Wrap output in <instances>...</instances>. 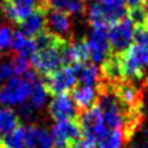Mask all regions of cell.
Returning <instances> with one entry per match:
<instances>
[{"instance_id":"7a4b0ae2","label":"cell","mask_w":148,"mask_h":148,"mask_svg":"<svg viewBox=\"0 0 148 148\" xmlns=\"http://www.w3.org/2000/svg\"><path fill=\"white\" fill-rule=\"evenodd\" d=\"M34 70H29L22 77H13L5 84L0 86V104L4 107H16L27 101L34 79L38 78Z\"/></svg>"},{"instance_id":"1f68e13d","label":"cell","mask_w":148,"mask_h":148,"mask_svg":"<svg viewBox=\"0 0 148 148\" xmlns=\"http://www.w3.org/2000/svg\"><path fill=\"white\" fill-rule=\"evenodd\" d=\"M142 5H143V8L147 10V13H148V0H143V1H142Z\"/></svg>"},{"instance_id":"d6986e66","label":"cell","mask_w":148,"mask_h":148,"mask_svg":"<svg viewBox=\"0 0 148 148\" xmlns=\"http://www.w3.org/2000/svg\"><path fill=\"white\" fill-rule=\"evenodd\" d=\"M47 96H48V92H47V88L44 86V82L40 81V78H36L33 81V84H31V91L30 95L27 97V104L30 107H33L35 110L40 109V108L44 107L47 101Z\"/></svg>"},{"instance_id":"603a6c76","label":"cell","mask_w":148,"mask_h":148,"mask_svg":"<svg viewBox=\"0 0 148 148\" xmlns=\"http://www.w3.org/2000/svg\"><path fill=\"white\" fill-rule=\"evenodd\" d=\"M125 140L122 130H110L97 143V148H122Z\"/></svg>"},{"instance_id":"e0dca14e","label":"cell","mask_w":148,"mask_h":148,"mask_svg":"<svg viewBox=\"0 0 148 148\" xmlns=\"http://www.w3.org/2000/svg\"><path fill=\"white\" fill-rule=\"evenodd\" d=\"M10 48L16 55L23 56L26 59H30L36 52V47L33 38H29L25 34H22L20 30L13 31L12 42H10Z\"/></svg>"},{"instance_id":"6da1fadb","label":"cell","mask_w":148,"mask_h":148,"mask_svg":"<svg viewBox=\"0 0 148 148\" xmlns=\"http://www.w3.org/2000/svg\"><path fill=\"white\" fill-rule=\"evenodd\" d=\"M126 8L123 0H107L95 1L87 7V20L91 27L108 29L126 16Z\"/></svg>"},{"instance_id":"ffe728a7","label":"cell","mask_w":148,"mask_h":148,"mask_svg":"<svg viewBox=\"0 0 148 148\" xmlns=\"http://www.w3.org/2000/svg\"><path fill=\"white\" fill-rule=\"evenodd\" d=\"M51 9L64 12L66 14H78L86 8V0H47Z\"/></svg>"},{"instance_id":"52a82bcc","label":"cell","mask_w":148,"mask_h":148,"mask_svg":"<svg viewBox=\"0 0 148 148\" xmlns=\"http://www.w3.org/2000/svg\"><path fill=\"white\" fill-rule=\"evenodd\" d=\"M44 86L47 88L48 95H59L68 92L70 90H73L77 84V73L75 69L73 66H64L59 68L57 70H55L53 73L48 74L46 77Z\"/></svg>"},{"instance_id":"3957f363","label":"cell","mask_w":148,"mask_h":148,"mask_svg":"<svg viewBox=\"0 0 148 148\" xmlns=\"http://www.w3.org/2000/svg\"><path fill=\"white\" fill-rule=\"evenodd\" d=\"M77 121L81 126L82 138L91 140L96 144L109 133L104 123L101 109L96 104L83 112H79L77 116Z\"/></svg>"},{"instance_id":"4dcf8cb0","label":"cell","mask_w":148,"mask_h":148,"mask_svg":"<svg viewBox=\"0 0 148 148\" xmlns=\"http://www.w3.org/2000/svg\"><path fill=\"white\" fill-rule=\"evenodd\" d=\"M143 104H146V107L148 108V90L146 91V96H144V99H143Z\"/></svg>"},{"instance_id":"30bf717a","label":"cell","mask_w":148,"mask_h":148,"mask_svg":"<svg viewBox=\"0 0 148 148\" xmlns=\"http://www.w3.org/2000/svg\"><path fill=\"white\" fill-rule=\"evenodd\" d=\"M48 113L56 122L74 120L78 116V110L72 100V96L66 92L55 95L48 105Z\"/></svg>"},{"instance_id":"ac0fdd59","label":"cell","mask_w":148,"mask_h":148,"mask_svg":"<svg viewBox=\"0 0 148 148\" xmlns=\"http://www.w3.org/2000/svg\"><path fill=\"white\" fill-rule=\"evenodd\" d=\"M77 73V82L84 86H95L100 82V70L95 64H77L73 65Z\"/></svg>"},{"instance_id":"f1b7e54d","label":"cell","mask_w":148,"mask_h":148,"mask_svg":"<svg viewBox=\"0 0 148 148\" xmlns=\"http://www.w3.org/2000/svg\"><path fill=\"white\" fill-rule=\"evenodd\" d=\"M36 110L34 109L33 107L27 104V103H23V104L20 105V109H18V117L23 121H33V118L35 117Z\"/></svg>"},{"instance_id":"d590c367","label":"cell","mask_w":148,"mask_h":148,"mask_svg":"<svg viewBox=\"0 0 148 148\" xmlns=\"http://www.w3.org/2000/svg\"><path fill=\"white\" fill-rule=\"evenodd\" d=\"M0 148H7V147H3V146H0Z\"/></svg>"},{"instance_id":"f546056e","label":"cell","mask_w":148,"mask_h":148,"mask_svg":"<svg viewBox=\"0 0 148 148\" xmlns=\"http://www.w3.org/2000/svg\"><path fill=\"white\" fill-rule=\"evenodd\" d=\"M142 1L143 0H123L126 8H133V7H138V5H142Z\"/></svg>"},{"instance_id":"44dd1931","label":"cell","mask_w":148,"mask_h":148,"mask_svg":"<svg viewBox=\"0 0 148 148\" xmlns=\"http://www.w3.org/2000/svg\"><path fill=\"white\" fill-rule=\"evenodd\" d=\"M20 125V117L14 109L7 107L0 109V139Z\"/></svg>"},{"instance_id":"836d02e7","label":"cell","mask_w":148,"mask_h":148,"mask_svg":"<svg viewBox=\"0 0 148 148\" xmlns=\"http://www.w3.org/2000/svg\"><path fill=\"white\" fill-rule=\"evenodd\" d=\"M95 1H99V3H101V1H107V0H95Z\"/></svg>"},{"instance_id":"9c48e42d","label":"cell","mask_w":148,"mask_h":148,"mask_svg":"<svg viewBox=\"0 0 148 148\" xmlns=\"http://www.w3.org/2000/svg\"><path fill=\"white\" fill-rule=\"evenodd\" d=\"M90 48V60L94 64H101L107 56L112 53L108 39V29L92 27L86 39Z\"/></svg>"},{"instance_id":"484cf974","label":"cell","mask_w":148,"mask_h":148,"mask_svg":"<svg viewBox=\"0 0 148 148\" xmlns=\"http://www.w3.org/2000/svg\"><path fill=\"white\" fill-rule=\"evenodd\" d=\"M14 75L16 74H14V70H13V66H12V61L1 57V59H0V86L5 84Z\"/></svg>"},{"instance_id":"83f0119b","label":"cell","mask_w":148,"mask_h":148,"mask_svg":"<svg viewBox=\"0 0 148 148\" xmlns=\"http://www.w3.org/2000/svg\"><path fill=\"white\" fill-rule=\"evenodd\" d=\"M12 29L8 25L0 26V52H4L9 49L10 42H12Z\"/></svg>"},{"instance_id":"8992f818","label":"cell","mask_w":148,"mask_h":148,"mask_svg":"<svg viewBox=\"0 0 148 148\" xmlns=\"http://www.w3.org/2000/svg\"><path fill=\"white\" fill-rule=\"evenodd\" d=\"M123 82H140L146 75V68L142 64L135 44H131L123 52L118 53Z\"/></svg>"},{"instance_id":"9a60e30c","label":"cell","mask_w":148,"mask_h":148,"mask_svg":"<svg viewBox=\"0 0 148 148\" xmlns=\"http://www.w3.org/2000/svg\"><path fill=\"white\" fill-rule=\"evenodd\" d=\"M97 88L94 86L79 84L72 90V100L77 107V110L83 112L88 108L94 107L97 101Z\"/></svg>"},{"instance_id":"ba28073f","label":"cell","mask_w":148,"mask_h":148,"mask_svg":"<svg viewBox=\"0 0 148 148\" xmlns=\"http://www.w3.org/2000/svg\"><path fill=\"white\" fill-rule=\"evenodd\" d=\"M52 140L55 148H70L73 143L82 138V130L77 118L56 122L52 126Z\"/></svg>"},{"instance_id":"4fadbf2b","label":"cell","mask_w":148,"mask_h":148,"mask_svg":"<svg viewBox=\"0 0 148 148\" xmlns=\"http://www.w3.org/2000/svg\"><path fill=\"white\" fill-rule=\"evenodd\" d=\"M46 27L47 31L60 36V38L68 39L72 31V22H70L69 14L60 12L56 9H51L46 14Z\"/></svg>"},{"instance_id":"8fae6325","label":"cell","mask_w":148,"mask_h":148,"mask_svg":"<svg viewBox=\"0 0 148 148\" xmlns=\"http://www.w3.org/2000/svg\"><path fill=\"white\" fill-rule=\"evenodd\" d=\"M47 4H38L34 10L20 23L21 33L29 38H34L46 29Z\"/></svg>"},{"instance_id":"2e32d148","label":"cell","mask_w":148,"mask_h":148,"mask_svg":"<svg viewBox=\"0 0 148 148\" xmlns=\"http://www.w3.org/2000/svg\"><path fill=\"white\" fill-rule=\"evenodd\" d=\"M100 75L101 79H104V83H108L110 86L123 82L118 53H110L109 56H107V59L101 62Z\"/></svg>"},{"instance_id":"d6a6232c","label":"cell","mask_w":148,"mask_h":148,"mask_svg":"<svg viewBox=\"0 0 148 148\" xmlns=\"http://www.w3.org/2000/svg\"><path fill=\"white\" fill-rule=\"evenodd\" d=\"M39 4H47V0H39Z\"/></svg>"},{"instance_id":"d4e9b609","label":"cell","mask_w":148,"mask_h":148,"mask_svg":"<svg viewBox=\"0 0 148 148\" xmlns=\"http://www.w3.org/2000/svg\"><path fill=\"white\" fill-rule=\"evenodd\" d=\"M10 61H12V66H13V70H14V74L17 77L25 75V74L30 70V61H29V59H26V57L20 56V55H14Z\"/></svg>"},{"instance_id":"cb8c5ba5","label":"cell","mask_w":148,"mask_h":148,"mask_svg":"<svg viewBox=\"0 0 148 148\" xmlns=\"http://www.w3.org/2000/svg\"><path fill=\"white\" fill-rule=\"evenodd\" d=\"M127 18L133 22L134 26H140V25H147L148 23V13L143 8V5H138V7L127 8Z\"/></svg>"},{"instance_id":"5bb4252c","label":"cell","mask_w":148,"mask_h":148,"mask_svg":"<svg viewBox=\"0 0 148 148\" xmlns=\"http://www.w3.org/2000/svg\"><path fill=\"white\" fill-rule=\"evenodd\" d=\"M25 148H53L52 135L48 130L30 123L25 126V135H23Z\"/></svg>"},{"instance_id":"7402d4cb","label":"cell","mask_w":148,"mask_h":148,"mask_svg":"<svg viewBox=\"0 0 148 148\" xmlns=\"http://www.w3.org/2000/svg\"><path fill=\"white\" fill-rule=\"evenodd\" d=\"M23 135H25V126L20 123L17 127H14L10 133L0 139V146L7 148H25Z\"/></svg>"},{"instance_id":"5b68a950","label":"cell","mask_w":148,"mask_h":148,"mask_svg":"<svg viewBox=\"0 0 148 148\" xmlns=\"http://www.w3.org/2000/svg\"><path fill=\"white\" fill-rule=\"evenodd\" d=\"M134 29L135 26L127 17L121 18L120 21L108 27V39L112 53H121L133 44Z\"/></svg>"},{"instance_id":"e575fe53","label":"cell","mask_w":148,"mask_h":148,"mask_svg":"<svg viewBox=\"0 0 148 148\" xmlns=\"http://www.w3.org/2000/svg\"><path fill=\"white\" fill-rule=\"evenodd\" d=\"M146 82H147V84H148V75H147V79H146Z\"/></svg>"},{"instance_id":"4316f807","label":"cell","mask_w":148,"mask_h":148,"mask_svg":"<svg viewBox=\"0 0 148 148\" xmlns=\"http://www.w3.org/2000/svg\"><path fill=\"white\" fill-rule=\"evenodd\" d=\"M134 44L148 49V23L135 26V29H134Z\"/></svg>"},{"instance_id":"277c9868","label":"cell","mask_w":148,"mask_h":148,"mask_svg":"<svg viewBox=\"0 0 148 148\" xmlns=\"http://www.w3.org/2000/svg\"><path fill=\"white\" fill-rule=\"evenodd\" d=\"M68 39L62 40L61 43L55 44L48 48L36 51L33 56L30 57L31 62L30 65L33 66V70L38 75H48V74L53 73L59 68L62 66V46L65 44Z\"/></svg>"},{"instance_id":"7c38bea8","label":"cell","mask_w":148,"mask_h":148,"mask_svg":"<svg viewBox=\"0 0 148 148\" xmlns=\"http://www.w3.org/2000/svg\"><path fill=\"white\" fill-rule=\"evenodd\" d=\"M35 7V0H8L1 4V10L9 21L20 25Z\"/></svg>"}]
</instances>
